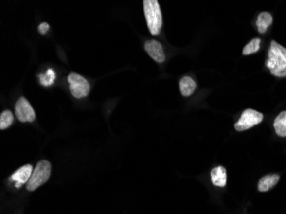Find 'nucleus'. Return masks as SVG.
<instances>
[{"instance_id": "f257e3e1", "label": "nucleus", "mask_w": 286, "mask_h": 214, "mask_svg": "<svg viewBox=\"0 0 286 214\" xmlns=\"http://www.w3.org/2000/svg\"><path fill=\"white\" fill-rule=\"evenodd\" d=\"M267 67L272 75L277 77L286 76V48L272 40L269 47L268 59L266 62Z\"/></svg>"}, {"instance_id": "f03ea898", "label": "nucleus", "mask_w": 286, "mask_h": 214, "mask_svg": "<svg viewBox=\"0 0 286 214\" xmlns=\"http://www.w3.org/2000/svg\"><path fill=\"white\" fill-rule=\"evenodd\" d=\"M143 7L148 29L153 36H157L162 28V14L159 2L157 0H144Z\"/></svg>"}, {"instance_id": "7ed1b4c3", "label": "nucleus", "mask_w": 286, "mask_h": 214, "mask_svg": "<svg viewBox=\"0 0 286 214\" xmlns=\"http://www.w3.org/2000/svg\"><path fill=\"white\" fill-rule=\"evenodd\" d=\"M52 165L47 160L39 161L33 171L31 178L27 183L26 188L29 191H35L36 189L43 185L49 180Z\"/></svg>"}, {"instance_id": "20e7f679", "label": "nucleus", "mask_w": 286, "mask_h": 214, "mask_svg": "<svg viewBox=\"0 0 286 214\" xmlns=\"http://www.w3.org/2000/svg\"><path fill=\"white\" fill-rule=\"evenodd\" d=\"M68 82L71 93L76 99L85 98L89 94V83L82 75L71 73L68 76Z\"/></svg>"}, {"instance_id": "39448f33", "label": "nucleus", "mask_w": 286, "mask_h": 214, "mask_svg": "<svg viewBox=\"0 0 286 214\" xmlns=\"http://www.w3.org/2000/svg\"><path fill=\"white\" fill-rule=\"evenodd\" d=\"M264 116L261 112L253 110L247 109L243 111L239 120L235 124V128L237 131L247 130L249 128H253L255 125H259L263 120Z\"/></svg>"}, {"instance_id": "423d86ee", "label": "nucleus", "mask_w": 286, "mask_h": 214, "mask_svg": "<svg viewBox=\"0 0 286 214\" xmlns=\"http://www.w3.org/2000/svg\"><path fill=\"white\" fill-rule=\"evenodd\" d=\"M15 113L18 120L22 123L33 122L36 119V112L29 101L23 97L17 101L15 107Z\"/></svg>"}, {"instance_id": "0eeeda50", "label": "nucleus", "mask_w": 286, "mask_h": 214, "mask_svg": "<svg viewBox=\"0 0 286 214\" xmlns=\"http://www.w3.org/2000/svg\"><path fill=\"white\" fill-rule=\"evenodd\" d=\"M33 166L31 164H26L21 168H19L18 171H15L12 174L10 180L15 182L16 188H21L23 184L28 183L31 178L33 173Z\"/></svg>"}, {"instance_id": "6e6552de", "label": "nucleus", "mask_w": 286, "mask_h": 214, "mask_svg": "<svg viewBox=\"0 0 286 214\" xmlns=\"http://www.w3.org/2000/svg\"><path fill=\"white\" fill-rule=\"evenodd\" d=\"M145 50L154 61L159 64L164 63L165 60V55L161 43L155 39L147 40L145 43Z\"/></svg>"}, {"instance_id": "1a4fd4ad", "label": "nucleus", "mask_w": 286, "mask_h": 214, "mask_svg": "<svg viewBox=\"0 0 286 214\" xmlns=\"http://www.w3.org/2000/svg\"><path fill=\"white\" fill-rule=\"evenodd\" d=\"M211 181L213 184L217 187H226L227 181L226 168L223 166L214 168L211 171Z\"/></svg>"}, {"instance_id": "9d476101", "label": "nucleus", "mask_w": 286, "mask_h": 214, "mask_svg": "<svg viewBox=\"0 0 286 214\" xmlns=\"http://www.w3.org/2000/svg\"><path fill=\"white\" fill-rule=\"evenodd\" d=\"M280 177L278 174L265 176L259 181L258 190L260 192H267L272 189L279 182Z\"/></svg>"}, {"instance_id": "9b49d317", "label": "nucleus", "mask_w": 286, "mask_h": 214, "mask_svg": "<svg viewBox=\"0 0 286 214\" xmlns=\"http://www.w3.org/2000/svg\"><path fill=\"white\" fill-rule=\"evenodd\" d=\"M179 87L182 96L189 97L192 95L195 92L197 89V83L193 79L190 78L189 76H184L181 79Z\"/></svg>"}, {"instance_id": "f8f14e48", "label": "nucleus", "mask_w": 286, "mask_h": 214, "mask_svg": "<svg viewBox=\"0 0 286 214\" xmlns=\"http://www.w3.org/2000/svg\"><path fill=\"white\" fill-rule=\"evenodd\" d=\"M272 21H273V18L269 12H261V14L258 16L257 21H256L258 31L261 34H264L269 27L272 25Z\"/></svg>"}, {"instance_id": "ddd939ff", "label": "nucleus", "mask_w": 286, "mask_h": 214, "mask_svg": "<svg viewBox=\"0 0 286 214\" xmlns=\"http://www.w3.org/2000/svg\"><path fill=\"white\" fill-rule=\"evenodd\" d=\"M273 127L277 135L286 137V111L280 112L273 123Z\"/></svg>"}, {"instance_id": "4468645a", "label": "nucleus", "mask_w": 286, "mask_h": 214, "mask_svg": "<svg viewBox=\"0 0 286 214\" xmlns=\"http://www.w3.org/2000/svg\"><path fill=\"white\" fill-rule=\"evenodd\" d=\"M39 78L41 85L48 87L54 84L56 79V74L53 69H48L45 74H40L39 75Z\"/></svg>"}, {"instance_id": "2eb2a0df", "label": "nucleus", "mask_w": 286, "mask_h": 214, "mask_svg": "<svg viewBox=\"0 0 286 214\" xmlns=\"http://www.w3.org/2000/svg\"><path fill=\"white\" fill-rule=\"evenodd\" d=\"M13 121H14V117L11 111H3L0 116V128L5 129L9 128L13 124Z\"/></svg>"}, {"instance_id": "dca6fc26", "label": "nucleus", "mask_w": 286, "mask_h": 214, "mask_svg": "<svg viewBox=\"0 0 286 214\" xmlns=\"http://www.w3.org/2000/svg\"><path fill=\"white\" fill-rule=\"evenodd\" d=\"M260 44H261V39L260 38H255L252 39L250 42L246 45L243 50V55H250L252 54L257 53L260 50Z\"/></svg>"}, {"instance_id": "f3484780", "label": "nucleus", "mask_w": 286, "mask_h": 214, "mask_svg": "<svg viewBox=\"0 0 286 214\" xmlns=\"http://www.w3.org/2000/svg\"><path fill=\"white\" fill-rule=\"evenodd\" d=\"M50 29V26L47 22H42L40 25L38 27V30L41 35H45L47 34V31Z\"/></svg>"}]
</instances>
